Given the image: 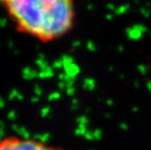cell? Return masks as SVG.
<instances>
[{
    "mask_svg": "<svg viewBox=\"0 0 151 150\" xmlns=\"http://www.w3.org/2000/svg\"><path fill=\"white\" fill-rule=\"evenodd\" d=\"M0 150H61L34 139L9 135L0 139Z\"/></svg>",
    "mask_w": 151,
    "mask_h": 150,
    "instance_id": "7a4b0ae2",
    "label": "cell"
},
{
    "mask_svg": "<svg viewBox=\"0 0 151 150\" xmlns=\"http://www.w3.org/2000/svg\"><path fill=\"white\" fill-rule=\"evenodd\" d=\"M20 33L42 44L68 35L77 20L76 0H0Z\"/></svg>",
    "mask_w": 151,
    "mask_h": 150,
    "instance_id": "6da1fadb",
    "label": "cell"
}]
</instances>
